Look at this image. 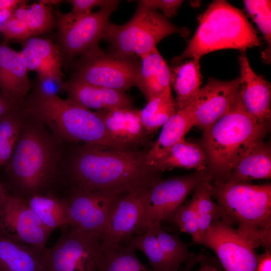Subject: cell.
Segmentation results:
<instances>
[{
  "mask_svg": "<svg viewBox=\"0 0 271 271\" xmlns=\"http://www.w3.org/2000/svg\"><path fill=\"white\" fill-rule=\"evenodd\" d=\"M183 2L180 0H140L138 1V4L155 11L159 9L162 11L163 15L168 19L176 15Z\"/></svg>",
  "mask_w": 271,
  "mask_h": 271,
  "instance_id": "60d3db41",
  "label": "cell"
},
{
  "mask_svg": "<svg viewBox=\"0 0 271 271\" xmlns=\"http://www.w3.org/2000/svg\"><path fill=\"white\" fill-rule=\"evenodd\" d=\"M49 248L14 241L0 233V271H47Z\"/></svg>",
  "mask_w": 271,
  "mask_h": 271,
  "instance_id": "44dd1931",
  "label": "cell"
},
{
  "mask_svg": "<svg viewBox=\"0 0 271 271\" xmlns=\"http://www.w3.org/2000/svg\"><path fill=\"white\" fill-rule=\"evenodd\" d=\"M147 229H150L154 234L166 256L180 271L182 265L185 263L191 254L186 244L176 235L164 230L161 222L149 224Z\"/></svg>",
  "mask_w": 271,
  "mask_h": 271,
  "instance_id": "e575fe53",
  "label": "cell"
},
{
  "mask_svg": "<svg viewBox=\"0 0 271 271\" xmlns=\"http://www.w3.org/2000/svg\"><path fill=\"white\" fill-rule=\"evenodd\" d=\"M101 245L105 257L102 271H152L138 259L131 245L102 240Z\"/></svg>",
  "mask_w": 271,
  "mask_h": 271,
  "instance_id": "1f68e13d",
  "label": "cell"
},
{
  "mask_svg": "<svg viewBox=\"0 0 271 271\" xmlns=\"http://www.w3.org/2000/svg\"><path fill=\"white\" fill-rule=\"evenodd\" d=\"M29 115L32 121L26 123V119L6 169L13 195L25 201L46 194L55 176L57 158L54 144L42 123Z\"/></svg>",
  "mask_w": 271,
  "mask_h": 271,
  "instance_id": "5b68a950",
  "label": "cell"
},
{
  "mask_svg": "<svg viewBox=\"0 0 271 271\" xmlns=\"http://www.w3.org/2000/svg\"><path fill=\"white\" fill-rule=\"evenodd\" d=\"M67 3L71 4L72 10L70 12L75 15H82L92 12L95 7L103 8L118 6L120 1L116 0H68Z\"/></svg>",
  "mask_w": 271,
  "mask_h": 271,
  "instance_id": "ab89813d",
  "label": "cell"
},
{
  "mask_svg": "<svg viewBox=\"0 0 271 271\" xmlns=\"http://www.w3.org/2000/svg\"><path fill=\"white\" fill-rule=\"evenodd\" d=\"M22 47L20 52L25 59L29 71L36 72L41 83L52 81L60 87L52 71L42 59L31 49L25 46Z\"/></svg>",
  "mask_w": 271,
  "mask_h": 271,
  "instance_id": "74e56055",
  "label": "cell"
},
{
  "mask_svg": "<svg viewBox=\"0 0 271 271\" xmlns=\"http://www.w3.org/2000/svg\"><path fill=\"white\" fill-rule=\"evenodd\" d=\"M239 77L230 81L209 79L188 105L194 124L203 132L227 113L239 91Z\"/></svg>",
  "mask_w": 271,
  "mask_h": 271,
  "instance_id": "9a60e30c",
  "label": "cell"
},
{
  "mask_svg": "<svg viewBox=\"0 0 271 271\" xmlns=\"http://www.w3.org/2000/svg\"><path fill=\"white\" fill-rule=\"evenodd\" d=\"M189 33L188 29L177 27L163 14L138 4L134 14L127 23L122 25L109 23L102 40L109 44L108 52L140 59L165 37L178 34L185 38Z\"/></svg>",
  "mask_w": 271,
  "mask_h": 271,
  "instance_id": "52a82bcc",
  "label": "cell"
},
{
  "mask_svg": "<svg viewBox=\"0 0 271 271\" xmlns=\"http://www.w3.org/2000/svg\"><path fill=\"white\" fill-rule=\"evenodd\" d=\"M19 43L22 46L34 51L42 59L52 71L57 83L63 91L64 81L62 71L63 59L58 46L51 40L37 37H31Z\"/></svg>",
  "mask_w": 271,
  "mask_h": 271,
  "instance_id": "836d02e7",
  "label": "cell"
},
{
  "mask_svg": "<svg viewBox=\"0 0 271 271\" xmlns=\"http://www.w3.org/2000/svg\"><path fill=\"white\" fill-rule=\"evenodd\" d=\"M169 219L175 223L181 232L189 234L194 242L201 244L202 238L199 228L197 215L190 202L180 205Z\"/></svg>",
  "mask_w": 271,
  "mask_h": 271,
  "instance_id": "8d00e7d4",
  "label": "cell"
},
{
  "mask_svg": "<svg viewBox=\"0 0 271 271\" xmlns=\"http://www.w3.org/2000/svg\"><path fill=\"white\" fill-rule=\"evenodd\" d=\"M149 165L158 173L174 168L206 170L205 152L197 144L183 139L162 153Z\"/></svg>",
  "mask_w": 271,
  "mask_h": 271,
  "instance_id": "603a6c76",
  "label": "cell"
},
{
  "mask_svg": "<svg viewBox=\"0 0 271 271\" xmlns=\"http://www.w3.org/2000/svg\"><path fill=\"white\" fill-rule=\"evenodd\" d=\"M194 126L189 106L178 110L163 126L156 140L148 150L146 161L149 165L153 160L179 141Z\"/></svg>",
  "mask_w": 271,
  "mask_h": 271,
  "instance_id": "4316f807",
  "label": "cell"
},
{
  "mask_svg": "<svg viewBox=\"0 0 271 271\" xmlns=\"http://www.w3.org/2000/svg\"><path fill=\"white\" fill-rule=\"evenodd\" d=\"M170 69L171 84L176 93L174 99L178 111L189 105L201 88L200 59H191L181 62L174 64Z\"/></svg>",
  "mask_w": 271,
  "mask_h": 271,
  "instance_id": "d4e9b609",
  "label": "cell"
},
{
  "mask_svg": "<svg viewBox=\"0 0 271 271\" xmlns=\"http://www.w3.org/2000/svg\"><path fill=\"white\" fill-rule=\"evenodd\" d=\"M28 1H22L14 10L13 17L24 21L32 37L48 32L56 26V20L52 7L40 1L29 6Z\"/></svg>",
  "mask_w": 271,
  "mask_h": 271,
  "instance_id": "83f0119b",
  "label": "cell"
},
{
  "mask_svg": "<svg viewBox=\"0 0 271 271\" xmlns=\"http://www.w3.org/2000/svg\"><path fill=\"white\" fill-rule=\"evenodd\" d=\"M140 111L143 126L149 134L163 126L177 111L171 87L147 101Z\"/></svg>",
  "mask_w": 271,
  "mask_h": 271,
  "instance_id": "f1b7e54d",
  "label": "cell"
},
{
  "mask_svg": "<svg viewBox=\"0 0 271 271\" xmlns=\"http://www.w3.org/2000/svg\"><path fill=\"white\" fill-rule=\"evenodd\" d=\"M23 1V0H22ZM22 0H0V10L16 9Z\"/></svg>",
  "mask_w": 271,
  "mask_h": 271,
  "instance_id": "f6af8a7d",
  "label": "cell"
},
{
  "mask_svg": "<svg viewBox=\"0 0 271 271\" xmlns=\"http://www.w3.org/2000/svg\"><path fill=\"white\" fill-rule=\"evenodd\" d=\"M27 116L22 104L0 120V166L10 162Z\"/></svg>",
  "mask_w": 271,
  "mask_h": 271,
  "instance_id": "4dcf8cb0",
  "label": "cell"
},
{
  "mask_svg": "<svg viewBox=\"0 0 271 271\" xmlns=\"http://www.w3.org/2000/svg\"><path fill=\"white\" fill-rule=\"evenodd\" d=\"M67 99L86 108L96 111L117 107H133L131 98L125 92L94 85L71 78L64 81Z\"/></svg>",
  "mask_w": 271,
  "mask_h": 271,
  "instance_id": "ffe728a7",
  "label": "cell"
},
{
  "mask_svg": "<svg viewBox=\"0 0 271 271\" xmlns=\"http://www.w3.org/2000/svg\"><path fill=\"white\" fill-rule=\"evenodd\" d=\"M26 202L45 226L51 231L70 225L68 206L65 198H61L53 193H49L34 195Z\"/></svg>",
  "mask_w": 271,
  "mask_h": 271,
  "instance_id": "484cf974",
  "label": "cell"
},
{
  "mask_svg": "<svg viewBox=\"0 0 271 271\" xmlns=\"http://www.w3.org/2000/svg\"><path fill=\"white\" fill-rule=\"evenodd\" d=\"M256 271H271V252L270 249L258 255Z\"/></svg>",
  "mask_w": 271,
  "mask_h": 271,
  "instance_id": "b9f144b4",
  "label": "cell"
},
{
  "mask_svg": "<svg viewBox=\"0 0 271 271\" xmlns=\"http://www.w3.org/2000/svg\"><path fill=\"white\" fill-rule=\"evenodd\" d=\"M52 232L25 200L8 194L0 214V233L17 242L44 249Z\"/></svg>",
  "mask_w": 271,
  "mask_h": 271,
  "instance_id": "4fadbf2b",
  "label": "cell"
},
{
  "mask_svg": "<svg viewBox=\"0 0 271 271\" xmlns=\"http://www.w3.org/2000/svg\"><path fill=\"white\" fill-rule=\"evenodd\" d=\"M19 106L0 92V120Z\"/></svg>",
  "mask_w": 271,
  "mask_h": 271,
  "instance_id": "7bdbcfd3",
  "label": "cell"
},
{
  "mask_svg": "<svg viewBox=\"0 0 271 271\" xmlns=\"http://www.w3.org/2000/svg\"><path fill=\"white\" fill-rule=\"evenodd\" d=\"M269 123H261L245 110L239 93L229 111L203 132V148L214 182H224L238 162L263 141Z\"/></svg>",
  "mask_w": 271,
  "mask_h": 271,
  "instance_id": "7a4b0ae2",
  "label": "cell"
},
{
  "mask_svg": "<svg viewBox=\"0 0 271 271\" xmlns=\"http://www.w3.org/2000/svg\"><path fill=\"white\" fill-rule=\"evenodd\" d=\"M123 241L125 244L131 245L145 254L152 271H179L166 256L150 229H147L145 232L129 237Z\"/></svg>",
  "mask_w": 271,
  "mask_h": 271,
  "instance_id": "d6a6232c",
  "label": "cell"
},
{
  "mask_svg": "<svg viewBox=\"0 0 271 271\" xmlns=\"http://www.w3.org/2000/svg\"><path fill=\"white\" fill-rule=\"evenodd\" d=\"M140 63L141 60L136 57H123L105 53L98 48L71 63L70 78L125 92L136 86Z\"/></svg>",
  "mask_w": 271,
  "mask_h": 271,
  "instance_id": "9c48e42d",
  "label": "cell"
},
{
  "mask_svg": "<svg viewBox=\"0 0 271 271\" xmlns=\"http://www.w3.org/2000/svg\"><path fill=\"white\" fill-rule=\"evenodd\" d=\"M23 105L29 115L46 125L59 139L129 150L113 140L96 111L58 94L45 93L37 84L32 86Z\"/></svg>",
  "mask_w": 271,
  "mask_h": 271,
  "instance_id": "3957f363",
  "label": "cell"
},
{
  "mask_svg": "<svg viewBox=\"0 0 271 271\" xmlns=\"http://www.w3.org/2000/svg\"><path fill=\"white\" fill-rule=\"evenodd\" d=\"M201 245L215 252L224 271H256V247L236 229L220 220L211 224Z\"/></svg>",
  "mask_w": 271,
  "mask_h": 271,
  "instance_id": "8fae6325",
  "label": "cell"
},
{
  "mask_svg": "<svg viewBox=\"0 0 271 271\" xmlns=\"http://www.w3.org/2000/svg\"><path fill=\"white\" fill-rule=\"evenodd\" d=\"M201 265L197 271H221L216 260L206 256L201 262Z\"/></svg>",
  "mask_w": 271,
  "mask_h": 271,
  "instance_id": "ee69618b",
  "label": "cell"
},
{
  "mask_svg": "<svg viewBox=\"0 0 271 271\" xmlns=\"http://www.w3.org/2000/svg\"><path fill=\"white\" fill-rule=\"evenodd\" d=\"M40 1L50 6L58 5L63 2V1L60 0H40Z\"/></svg>",
  "mask_w": 271,
  "mask_h": 271,
  "instance_id": "7dc6e473",
  "label": "cell"
},
{
  "mask_svg": "<svg viewBox=\"0 0 271 271\" xmlns=\"http://www.w3.org/2000/svg\"><path fill=\"white\" fill-rule=\"evenodd\" d=\"M147 151L84 144L71 160L68 173L71 189L125 194L151 189L161 178L147 164Z\"/></svg>",
  "mask_w": 271,
  "mask_h": 271,
  "instance_id": "6da1fadb",
  "label": "cell"
},
{
  "mask_svg": "<svg viewBox=\"0 0 271 271\" xmlns=\"http://www.w3.org/2000/svg\"><path fill=\"white\" fill-rule=\"evenodd\" d=\"M270 147L262 141L247 152L231 171L225 182L248 183L253 180L270 179Z\"/></svg>",
  "mask_w": 271,
  "mask_h": 271,
  "instance_id": "cb8c5ba5",
  "label": "cell"
},
{
  "mask_svg": "<svg viewBox=\"0 0 271 271\" xmlns=\"http://www.w3.org/2000/svg\"><path fill=\"white\" fill-rule=\"evenodd\" d=\"M257 33L242 11L227 1L212 3L199 18V26L181 55L173 64L186 58L200 59L211 52L234 49L242 52L260 46Z\"/></svg>",
  "mask_w": 271,
  "mask_h": 271,
  "instance_id": "8992f818",
  "label": "cell"
},
{
  "mask_svg": "<svg viewBox=\"0 0 271 271\" xmlns=\"http://www.w3.org/2000/svg\"><path fill=\"white\" fill-rule=\"evenodd\" d=\"M8 193L3 184L0 183V214L3 205L8 196Z\"/></svg>",
  "mask_w": 271,
  "mask_h": 271,
  "instance_id": "bcb514c9",
  "label": "cell"
},
{
  "mask_svg": "<svg viewBox=\"0 0 271 271\" xmlns=\"http://www.w3.org/2000/svg\"><path fill=\"white\" fill-rule=\"evenodd\" d=\"M151 189L122 195L119 199L101 234V240L119 243L145 232V213Z\"/></svg>",
  "mask_w": 271,
  "mask_h": 271,
  "instance_id": "2e32d148",
  "label": "cell"
},
{
  "mask_svg": "<svg viewBox=\"0 0 271 271\" xmlns=\"http://www.w3.org/2000/svg\"><path fill=\"white\" fill-rule=\"evenodd\" d=\"M28 72L20 51L0 43V92L18 105L23 104L33 86Z\"/></svg>",
  "mask_w": 271,
  "mask_h": 271,
  "instance_id": "ac0fdd59",
  "label": "cell"
},
{
  "mask_svg": "<svg viewBox=\"0 0 271 271\" xmlns=\"http://www.w3.org/2000/svg\"><path fill=\"white\" fill-rule=\"evenodd\" d=\"M110 137L117 144L131 150L143 144L149 134L145 129L141 111L134 107H117L96 111Z\"/></svg>",
  "mask_w": 271,
  "mask_h": 271,
  "instance_id": "d6986e66",
  "label": "cell"
},
{
  "mask_svg": "<svg viewBox=\"0 0 271 271\" xmlns=\"http://www.w3.org/2000/svg\"><path fill=\"white\" fill-rule=\"evenodd\" d=\"M212 180L210 177L200 183L194 190L190 201L196 212L202 239L211 224L221 219L220 208L211 198Z\"/></svg>",
  "mask_w": 271,
  "mask_h": 271,
  "instance_id": "f546056e",
  "label": "cell"
},
{
  "mask_svg": "<svg viewBox=\"0 0 271 271\" xmlns=\"http://www.w3.org/2000/svg\"><path fill=\"white\" fill-rule=\"evenodd\" d=\"M212 177L206 170L166 180L161 179L150 190L145 213V226L168 219L189 193L205 180Z\"/></svg>",
  "mask_w": 271,
  "mask_h": 271,
  "instance_id": "5bb4252c",
  "label": "cell"
},
{
  "mask_svg": "<svg viewBox=\"0 0 271 271\" xmlns=\"http://www.w3.org/2000/svg\"><path fill=\"white\" fill-rule=\"evenodd\" d=\"M140 60L136 86L148 101L171 87V69L157 47Z\"/></svg>",
  "mask_w": 271,
  "mask_h": 271,
  "instance_id": "7402d4cb",
  "label": "cell"
},
{
  "mask_svg": "<svg viewBox=\"0 0 271 271\" xmlns=\"http://www.w3.org/2000/svg\"><path fill=\"white\" fill-rule=\"evenodd\" d=\"M101 243L99 233L71 225L62 228L59 238L49 248L47 271H102L105 257Z\"/></svg>",
  "mask_w": 271,
  "mask_h": 271,
  "instance_id": "30bf717a",
  "label": "cell"
},
{
  "mask_svg": "<svg viewBox=\"0 0 271 271\" xmlns=\"http://www.w3.org/2000/svg\"><path fill=\"white\" fill-rule=\"evenodd\" d=\"M0 34L2 35L4 43L6 44L10 41L20 42L32 37L26 23L13 16L1 28Z\"/></svg>",
  "mask_w": 271,
  "mask_h": 271,
  "instance_id": "f35d334b",
  "label": "cell"
},
{
  "mask_svg": "<svg viewBox=\"0 0 271 271\" xmlns=\"http://www.w3.org/2000/svg\"><path fill=\"white\" fill-rule=\"evenodd\" d=\"M212 197L221 212V220L232 226L256 248L270 249L271 244V185L214 182Z\"/></svg>",
  "mask_w": 271,
  "mask_h": 271,
  "instance_id": "277c9868",
  "label": "cell"
},
{
  "mask_svg": "<svg viewBox=\"0 0 271 271\" xmlns=\"http://www.w3.org/2000/svg\"><path fill=\"white\" fill-rule=\"evenodd\" d=\"M117 7L103 8L82 15L54 10L57 26L55 43L61 52L65 69L76 58L99 48L109 18Z\"/></svg>",
  "mask_w": 271,
  "mask_h": 271,
  "instance_id": "ba28073f",
  "label": "cell"
},
{
  "mask_svg": "<svg viewBox=\"0 0 271 271\" xmlns=\"http://www.w3.org/2000/svg\"><path fill=\"white\" fill-rule=\"evenodd\" d=\"M65 198L70 225L81 230L102 234L119 199L123 194L109 191L71 189Z\"/></svg>",
  "mask_w": 271,
  "mask_h": 271,
  "instance_id": "7c38bea8",
  "label": "cell"
},
{
  "mask_svg": "<svg viewBox=\"0 0 271 271\" xmlns=\"http://www.w3.org/2000/svg\"><path fill=\"white\" fill-rule=\"evenodd\" d=\"M242 53L238 59L240 99L245 110L251 117L259 122L270 123V84L253 71L244 52Z\"/></svg>",
  "mask_w": 271,
  "mask_h": 271,
  "instance_id": "e0dca14e",
  "label": "cell"
},
{
  "mask_svg": "<svg viewBox=\"0 0 271 271\" xmlns=\"http://www.w3.org/2000/svg\"><path fill=\"white\" fill-rule=\"evenodd\" d=\"M247 13L261 31L267 44L271 45L270 1H243Z\"/></svg>",
  "mask_w": 271,
  "mask_h": 271,
  "instance_id": "d590c367",
  "label": "cell"
}]
</instances>
